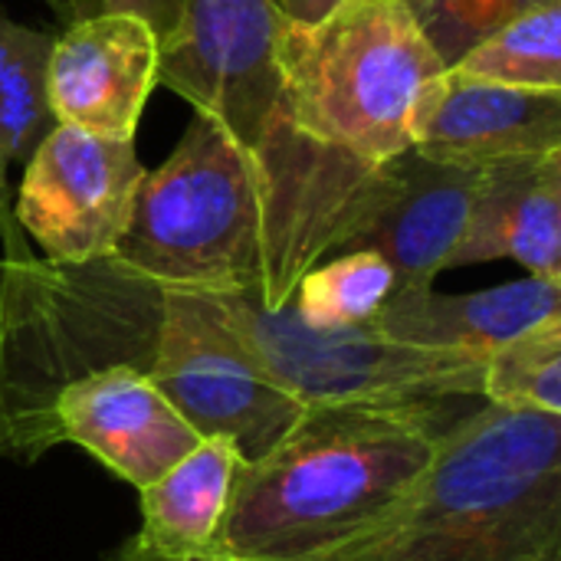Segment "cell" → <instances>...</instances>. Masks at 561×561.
Instances as JSON below:
<instances>
[{
    "label": "cell",
    "instance_id": "obj_1",
    "mask_svg": "<svg viewBox=\"0 0 561 561\" xmlns=\"http://www.w3.org/2000/svg\"><path fill=\"white\" fill-rule=\"evenodd\" d=\"M154 381L201 437H230L256 463L299 417L250 358L210 293L161 286L115 256L0 260V424L23 463L49 450L53 398L95 371Z\"/></svg>",
    "mask_w": 561,
    "mask_h": 561
},
{
    "label": "cell",
    "instance_id": "obj_2",
    "mask_svg": "<svg viewBox=\"0 0 561 561\" xmlns=\"http://www.w3.org/2000/svg\"><path fill=\"white\" fill-rule=\"evenodd\" d=\"M371 171L309 141L289 118L247 148L197 115L168 161L145 171L112 256L171 289L253 293L283 309L352 230Z\"/></svg>",
    "mask_w": 561,
    "mask_h": 561
},
{
    "label": "cell",
    "instance_id": "obj_3",
    "mask_svg": "<svg viewBox=\"0 0 561 561\" xmlns=\"http://www.w3.org/2000/svg\"><path fill=\"white\" fill-rule=\"evenodd\" d=\"M477 404L302 408L256 463H243L214 552L240 561L348 556L398 516L444 434Z\"/></svg>",
    "mask_w": 561,
    "mask_h": 561
},
{
    "label": "cell",
    "instance_id": "obj_4",
    "mask_svg": "<svg viewBox=\"0 0 561 561\" xmlns=\"http://www.w3.org/2000/svg\"><path fill=\"white\" fill-rule=\"evenodd\" d=\"M561 552V417L477 404L368 542L339 561H542Z\"/></svg>",
    "mask_w": 561,
    "mask_h": 561
},
{
    "label": "cell",
    "instance_id": "obj_5",
    "mask_svg": "<svg viewBox=\"0 0 561 561\" xmlns=\"http://www.w3.org/2000/svg\"><path fill=\"white\" fill-rule=\"evenodd\" d=\"M279 69L289 125L371 168L417 145L447 72L401 0H345L319 23L286 20Z\"/></svg>",
    "mask_w": 561,
    "mask_h": 561
},
{
    "label": "cell",
    "instance_id": "obj_6",
    "mask_svg": "<svg viewBox=\"0 0 561 561\" xmlns=\"http://www.w3.org/2000/svg\"><path fill=\"white\" fill-rule=\"evenodd\" d=\"M260 371L296 404H437L480 401L483 362L421 352L371 325L312 329L266 309L253 293H210Z\"/></svg>",
    "mask_w": 561,
    "mask_h": 561
},
{
    "label": "cell",
    "instance_id": "obj_7",
    "mask_svg": "<svg viewBox=\"0 0 561 561\" xmlns=\"http://www.w3.org/2000/svg\"><path fill=\"white\" fill-rule=\"evenodd\" d=\"M276 0H181L161 36L158 85L187 99L247 148L286 125Z\"/></svg>",
    "mask_w": 561,
    "mask_h": 561
},
{
    "label": "cell",
    "instance_id": "obj_8",
    "mask_svg": "<svg viewBox=\"0 0 561 561\" xmlns=\"http://www.w3.org/2000/svg\"><path fill=\"white\" fill-rule=\"evenodd\" d=\"M141 178L135 141L99 138L56 122L26 158L13 224L36 240L49 263L112 256L131 220Z\"/></svg>",
    "mask_w": 561,
    "mask_h": 561
},
{
    "label": "cell",
    "instance_id": "obj_9",
    "mask_svg": "<svg viewBox=\"0 0 561 561\" xmlns=\"http://www.w3.org/2000/svg\"><path fill=\"white\" fill-rule=\"evenodd\" d=\"M480 174L483 168L444 164L414 148L381 161L335 253L371 250L394 270L398 289L434 286L467 230Z\"/></svg>",
    "mask_w": 561,
    "mask_h": 561
},
{
    "label": "cell",
    "instance_id": "obj_10",
    "mask_svg": "<svg viewBox=\"0 0 561 561\" xmlns=\"http://www.w3.org/2000/svg\"><path fill=\"white\" fill-rule=\"evenodd\" d=\"M46 437L49 450L82 447L135 490L204 440L171 398L131 368H105L66 385L49 404Z\"/></svg>",
    "mask_w": 561,
    "mask_h": 561
},
{
    "label": "cell",
    "instance_id": "obj_11",
    "mask_svg": "<svg viewBox=\"0 0 561 561\" xmlns=\"http://www.w3.org/2000/svg\"><path fill=\"white\" fill-rule=\"evenodd\" d=\"M158 53L161 36L138 16L89 13L69 23L46 59L53 118L99 138L135 141L158 85Z\"/></svg>",
    "mask_w": 561,
    "mask_h": 561
},
{
    "label": "cell",
    "instance_id": "obj_12",
    "mask_svg": "<svg viewBox=\"0 0 561 561\" xmlns=\"http://www.w3.org/2000/svg\"><path fill=\"white\" fill-rule=\"evenodd\" d=\"M414 151L460 168L561 151V92L477 82L447 69Z\"/></svg>",
    "mask_w": 561,
    "mask_h": 561
},
{
    "label": "cell",
    "instance_id": "obj_13",
    "mask_svg": "<svg viewBox=\"0 0 561 561\" xmlns=\"http://www.w3.org/2000/svg\"><path fill=\"white\" fill-rule=\"evenodd\" d=\"M561 316V283L526 276L480 293H437L434 286L394 289L371 329L421 352L486 362L513 335Z\"/></svg>",
    "mask_w": 561,
    "mask_h": 561
},
{
    "label": "cell",
    "instance_id": "obj_14",
    "mask_svg": "<svg viewBox=\"0 0 561 561\" xmlns=\"http://www.w3.org/2000/svg\"><path fill=\"white\" fill-rule=\"evenodd\" d=\"M493 260L561 283V151L483 168L447 270Z\"/></svg>",
    "mask_w": 561,
    "mask_h": 561
},
{
    "label": "cell",
    "instance_id": "obj_15",
    "mask_svg": "<svg viewBox=\"0 0 561 561\" xmlns=\"http://www.w3.org/2000/svg\"><path fill=\"white\" fill-rule=\"evenodd\" d=\"M243 457L230 437H204L158 480L138 490L141 529L131 542L164 561H191L217 549Z\"/></svg>",
    "mask_w": 561,
    "mask_h": 561
},
{
    "label": "cell",
    "instance_id": "obj_16",
    "mask_svg": "<svg viewBox=\"0 0 561 561\" xmlns=\"http://www.w3.org/2000/svg\"><path fill=\"white\" fill-rule=\"evenodd\" d=\"M49 49L53 36L0 13V233L7 243V256L30 253L10 214L7 174L10 164H26L33 148L56 125L46 99Z\"/></svg>",
    "mask_w": 561,
    "mask_h": 561
},
{
    "label": "cell",
    "instance_id": "obj_17",
    "mask_svg": "<svg viewBox=\"0 0 561 561\" xmlns=\"http://www.w3.org/2000/svg\"><path fill=\"white\" fill-rule=\"evenodd\" d=\"M394 289V270L378 253L352 250L316 263L299 279L289 309L312 329H358L371 325Z\"/></svg>",
    "mask_w": 561,
    "mask_h": 561
},
{
    "label": "cell",
    "instance_id": "obj_18",
    "mask_svg": "<svg viewBox=\"0 0 561 561\" xmlns=\"http://www.w3.org/2000/svg\"><path fill=\"white\" fill-rule=\"evenodd\" d=\"M450 72L510 89L561 92V0L500 26Z\"/></svg>",
    "mask_w": 561,
    "mask_h": 561
},
{
    "label": "cell",
    "instance_id": "obj_19",
    "mask_svg": "<svg viewBox=\"0 0 561 561\" xmlns=\"http://www.w3.org/2000/svg\"><path fill=\"white\" fill-rule=\"evenodd\" d=\"M480 401L561 417V316L513 335L486 355Z\"/></svg>",
    "mask_w": 561,
    "mask_h": 561
},
{
    "label": "cell",
    "instance_id": "obj_20",
    "mask_svg": "<svg viewBox=\"0 0 561 561\" xmlns=\"http://www.w3.org/2000/svg\"><path fill=\"white\" fill-rule=\"evenodd\" d=\"M444 69L457 66L490 33L556 0H401Z\"/></svg>",
    "mask_w": 561,
    "mask_h": 561
},
{
    "label": "cell",
    "instance_id": "obj_21",
    "mask_svg": "<svg viewBox=\"0 0 561 561\" xmlns=\"http://www.w3.org/2000/svg\"><path fill=\"white\" fill-rule=\"evenodd\" d=\"M181 0H95V13H122L145 20L158 36H164L178 16Z\"/></svg>",
    "mask_w": 561,
    "mask_h": 561
},
{
    "label": "cell",
    "instance_id": "obj_22",
    "mask_svg": "<svg viewBox=\"0 0 561 561\" xmlns=\"http://www.w3.org/2000/svg\"><path fill=\"white\" fill-rule=\"evenodd\" d=\"M345 0H276L279 13L293 23H319Z\"/></svg>",
    "mask_w": 561,
    "mask_h": 561
},
{
    "label": "cell",
    "instance_id": "obj_23",
    "mask_svg": "<svg viewBox=\"0 0 561 561\" xmlns=\"http://www.w3.org/2000/svg\"><path fill=\"white\" fill-rule=\"evenodd\" d=\"M105 561H164V559H154V556H148V552H141L131 539L128 542H122L112 556ZM191 561H240V559H227V556H220V552H210V556H201V559H191Z\"/></svg>",
    "mask_w": 561,
    "mask_h": 561
},
{
    "label": "cell",
    "instance_id": "obj_24",
    "mask_svg": "<svg viewBox=\"0 0 561 561\" xmlns=\"http://www.w3.org/2000/svg\"><path fill=\"white\" fill-rule=\"evenodd\" d=\"M46 7H53V13L56 16H62V20H69V23H76V20H82V16H89L85 13V0H43Z\"/></svg>",
    "mask_w": 561,
    "mask_h": 561
},
{
    "label": "cell",
    "instance_id": "obj_25",
    "mask_svg": "<svg viewBox=\"0 0 561 561\" xmlns=\"http://www.w3.org/2000/svg\"><path fill=\"white\" fill-rule=\"evenodd\" d=\"M0 457H7V437H3V424H0Z\"/></svg>",
    "mask_w": 561,
    "mask_h": 561
},
{
    "label": "cell",
    "instance_id": "obj_26",
    "mask_svg": "<svg viewBox=\"0 0 561 561\" xmlns=\"http://www.w3.org/2000/svg\"><path fill=\"white\" fill-rule=\"evenodd\" d=\"M542 561H561V552L559 556H549V559H542Z\"/></svg>",
    "mask_w": 561,
    "mask_h": 561
}]
</instances>
